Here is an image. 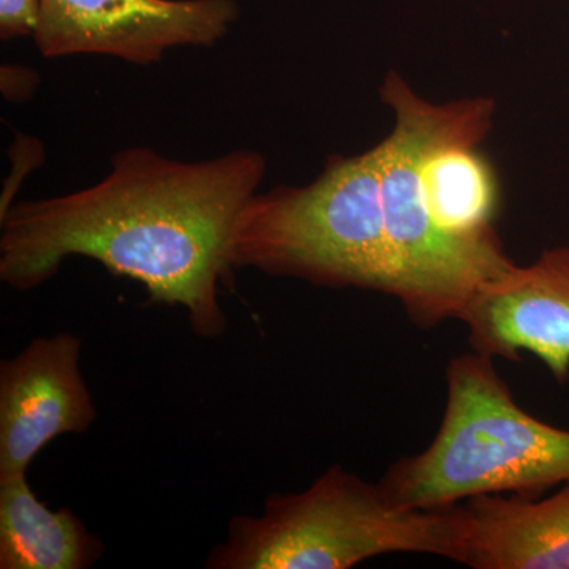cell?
<instances>
[{
	"mask_svg": "<svg viewBox=\"0 0 569 569\" xmlns=\"http://www.w3.org/2000/svg\"><path fill=\"white\" fill-rule=\"evenodd\" d=\"M102 553L73 511L41 503L26 475L0 481V568L84 569Z\"/></svg>",
	"mask_w": 569,
	"mask_h": 569,
	"instance_id": "30bf717a",
	"label": "cell"
},
{
	"mask_svg": "<svg viewBox=\"0 0 569 569\" xmlns=\"http://www.w3.org/2000/svg\"><path fill=\"white\" fill-rule=\"evenodd\" d=\"M264 174V157L249 149L203 162L126 149L96 186L11 206L0 219V279L32 290L67 258H91L141 283L153 302L183 307L197 336H222L219 288L234 271L236 231Z\"/></svg>",
	"mask_w": 569,
	"mask_h": 569,
	"instance_id": "6da1fadb",
	"label": "cell"
},
{
	"mask_svg": "<svg viewBox=\"0 0 569 569\" xmlns=\"http://www.w3.org/2000/svg\"><path fill=\"white\" fill-rule=\"evenodd\" d=\"M40 9L41 0H0V39L33 36Z\"/></svg>",
	"mask_w": 569,
	"mask_h": 569,
	"instance_id": "7c38bea8",
	"label": "cell"
},
{
	"mask_svg": "<svg viewBox=\"0 0 569 569\" xmlns=\"http://www.w3.org/2000/svg\"><path fill=\"white\" fill-rule=\"evenodd\" d=\"M231 263L321 287L391 295L380 146L335 153L306 186L254 194L236 231Z\"/></svg>",
	"mask_w": 569,
	"mask_h": 569,
	"instance_id": "5b68a950",
	"label": "cell"
},
{
	"mask_svg": "<svg viewBox=\"0 0 569 569\" xmlns=\"http://www.w3.org/2000/svg\"><path fill=\"white\" fill-rule=\"evenodd\" d=\"M466 505L397 508L380 485L335 466L299 493L266 500L263 515L236 516L212 569H348L383 553H427L463 563Z\"/></svg>",
	"mask_w": 569,
	"mask_h": 569,
	"instance_id": "277c9868",
	"label": "cell"
},
{
	"mask_svg": "<svg viewBox=\"0 0 569 569\" xmlns=\"http://www.w3.org/2000/svg\"><path fill=\"white\" fill-rule=\"evenodd\" d=\"M80 356V337L61 332L33 339L0 365V481L28 473L50 441L96 421Z\"/></svg>",
	"mask_w": 569,
	"mask_h": 569,
	"instance_id": "52a82bcc",
	"label": "cell"
},
{
	"mask_svg": "<svg viewBox=\"0 0 569 569\" xmlns=\"http://www.w3.org/2000/svg\"><path fill=\"white\" fill-rule=\"evenodd\" d=\"M475 353L520 361L541 359L559 383L569 380V244L512 266L478 291L462 320Z\"/></svg>",
	"mask_w": 569,
	"mask_h": 569,
	"instance_id": "ba28073f",
	"label": "cell"
},
{
	"mask_svg": "<svg viewBox=\"0 0 569 569\" xmlns=\"http://www.w3.org/2000/svg\"><path fill=\"white\" fill-rule=\"evenodd\" d=\"M236 0H41L43 58L110 56L152 66L174 48L212 47L238 20Z\"/></svg>",
	"mask_w": 569,
	"mask_h": 569,
	"instance_id": "8992f818",
	"label": "cell"
},
{
	"mask_svg": "<svg viewBox=\"0 0 569 569\" xmlns=\"http://www.w3.org/2000/svg\"><path fill=\"white\" fill-rule=\"evenodd\" d=\"M40 84V74L24 66H2L0 91L11 103H24L32 99Z\"/></svg>",
	"mask_w": 569,
	"mask_h": 569,
	"instance_id": "4fadbf2b",
	"label": "cell"
},
{
	"mask_svg": "<svg viewBox=\"0 0 569 569\" xmlns=\"http://www.w3.org/2000/svg\"><path fill=\"white\" fill-rule=\"evenodd\" d=\"M569 482V430L531 417L493 359L452 358L447 407L432 443L392 463L380 485L397 508L437 509L486 493L541 497Z\"/></svg>",
	"mask_w": 569,
	"mask_h": 569,
	"instance_id": "3957f363",
	"label": "cell"
},
{
	"mask_svg": "<svg viewBox=\"0 0 569 569\" xmlns=\"http://www.w3.org/2000/svg\"><path fill=\"white\" fill-rule=\"evenodd\" d=\"M11 162H13V170L9 179H7L6 187L0 197V219L9 213L11 206H13V198L20 189L22 179L33 170L40 167L44 159L43 144L36 138L28 137V134L17 133V140L10 149Z\"/></svg>",
	"mask_w": 569,
	"mask_h": 569,
	"instance_id": "8fae6325",
	"label": "cell"
},
{
	"mask_svg": "<svg viewBox=\"0 0 569 569\" xmlns=\"http://www.w3.org/2000/svg\"><path fill=\"white\" fill-rule=\"evenodd\" d=\"M380 96L395 121L378 142L391 296L419 328L462 320L478 291L515 266L493 224L500 182L482 151L496 102H432L395 70Z\"/></svg>",
	"mask_w": 569,
	"mask_h": 569,
	"instance_id": "7a4b0ae2",
	"label": "cell"
},
{
	"mask_svg": "<svg viewBox=\"0 0 569 569\" xmlns=\"http://www.w3.org/2000/svg\"><path fill=\"white\" fill-rule=\"evenodd\" d=\"M466 559L473 569H569V482L548 498H468Z\"/></svg>",
	"mask_w": 569,
	"mask_h": 569,
	"instance_id": "9c48e42d",
	"label": "cell"
}]
</instances>
